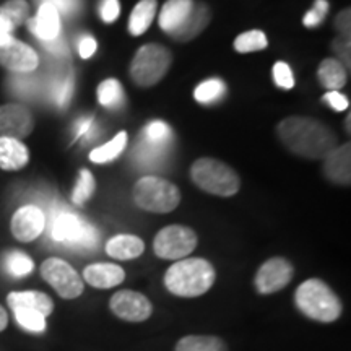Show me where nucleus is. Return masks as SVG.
Segmentation results:
<instances>
[{"mask_svg":"<svg viewBox=\"0 0 351 351\" xmlns=\"http://www.w3.org/2000/svg\"><path fill=\"white\" fill-rule=\"evenodd\" d=\"M276 135L293 155L307 160H326L328 153L339 147L335 132L313 117H287L276 125Z\"/></svg>","mask_w":351,"mask_h":351,"instance_id":"nucleus-1","label":"nucleus"},{"mask_svg":"<svg viewBox=\"0 0 351 351\" xmlns=\"http://www.w3.org/2000/svg\"><path fill=\"white\" fill-rule=\"evenodd\" d=\"M217 280L215 267L200 257L181 258L169 267L165 275V287L179 298L205 295Z\"/></svg>","mask_w":351,"mask_h":351,"instance_id":"nucleus-2","label":"nucleus"},{"mask_svg":"<svg viewBox=\"0 0 351 351\" xmlns=\"http://www.w3.org/2000/svg\"><path fill=\"white\" fill-rule=\"evenodd\" d=\"M295 302L301 314L322 324L335 322L343 311L340 298L319 278H311L301 283L295 293Z\"/></svg>","mask_w":351,"mask_h":351,"instance_id":"nucleus-3","label":"nucleus"},{"mask_svg":"<svg viewBox=\"0 0 351 351\" xmlns=\"http://www.w3.org/2000/svg\"><path fill=\"white\" fill-rule=\"evenodd\" d=\"M191 178L202 191L218 197H231L238 194L241 181L231 166L213 158H200L191 168Z\"/></svg>","mask_w":351,"mask_h":351,"instance_id":"nucleus-4","label":"nucleus"},{"mask_svg":"<svg viewBox=\"0 0 351 351\" xmlns=\"http://www.w3.org/2000/svg\"><path fill=\"white\" fill-rule=\"evenodd\" d=\"M132 197L145 212L169 213L178 208L181 202V192L173 182L156 176H145L135 182Z\"/></svg>","mask_w":351,"mask_h":351,"instance_id":"nucleus-5","label":"nucleus"},{"mask_svg":"<svg viewBox=\"0 0 351 351\" xmlns=\"http://www.w3.org/2000/svg\"><path fill=\"white\" fill-rule=\"evenodd\" d=\"M173 56L161 44H145L134 56L130 64V77L138 86H155L168 73Z\"/></svg>","mask_w":351,"mask_h":351,"instance_id":"nucleus-6","label":"nucleus"},{"mask_svg":"<svg viewBox=\"0 0 351 351\" xmlns=\"http://www.w3.org/2000/svg\"><path fill=\"white\" fill-rule=\"evenodd\" d=\"M52 239L73 247L93 249L99 241L98 231L88 221H83L73 213H59L52 221L51 228Z\"/></svg>","mask_w":351,"mask_h":351,"instance_id":"nucleus-7","label":"nucleus"},{"mask_svg":"<svg viewBox=\"0 0 351 351\" xmlns=\"http://www.w3.org/2000/svg\"><path fill=\"white\" fill-rule=\"evenodd\" d=\"M197 247V234L192 228L171 225L156 234L153 241V251L165 261H181Z\"/></svg>","mask_w":351,"mask_h":351,"instance_id":"nucleus-8","label":"nucleus"},{"mask_svg":"<svg viewBox=\"0 0 351 351\" xmlns=\"http://www.w3.org/2000/svg\"><path fill=\"white\" fill-rule=\"evenodd\" d=\"M41 275L57 295L64 300H75L83 293V280L78 271L62 258L51 257L43 262Z\"/></svg>","mask_w":351,"mask_h":351,"instance_id":"nucleus-9","label":"nucleus"},{"mask_svg":"<svg viewBox=\"0 0 351 351\" xmlns=\"http://www.w3.org/2000/svg\"><path fill=\"white\" fill-rule=\"evenodd\" d=\"M293 265L285 257H271L262 263L258 269L254 285L261 295H274L280 289L287 288L291 282Z\"/></svg>","mask_w":351,"mask_h":351,"instance_id":"nucleus-10","label":"nucleus"},{"mask_svg":"<svg viewBox=\"0 0 351 351\" xmlns=\"http://www.w3.org/2000/svg\"><path fill=\"white\" fill-rule=\"evenodd\" d=\"M109 309L114 315L127 322H143L153 314V304L147 296L132 289H122L109 301Z\"/></svg>","mask_w":351,"mask_h":351,"instance_id":"nucleus-11","label":"nucleus"},{"mask_svg":"<svg viewBox=\"0 0 351 351\" xmlns=\"http://www.w3.org/2000/svg\"><path fill=\"white\" fill-rule=\"evenodd\" d=\"M34 129L33 114L23 104H3L0 106V138L21 140Z\"/></svg>","mask_w":351,"mask_h":351,"instance_id":"nucleus-12","label":"nucleus"},{"mask_svg":"<svg viewBox=\"0 0 351 351\" xmlns=\"http://www.w3.org/2000/svg\"><path fill=\"white\" fill-rule=\"evenodd\" d=\"M0 65L15 73H32L38 69L39 57L28 44L12 38L0 46Z\"/></svg>","mask_w":351,"mask_h":351,"instance_id":"nucleus-13","label":"nucleus"},{"mask_svg":"<svg viewBox=\"0 0 351 351\" xmlns=\"http://www.w3.org/2000/svg\"><path fill=\"white\" fill-rule=\"evenodd\" d=\"M12 234L21 243H32L41 236L46 226V217L43 210L34 205H25L19 208L12 218Z\"/></svg>","mask_w":351,"mask_h":351,"instance_id":"nucleus-14","label":"nucleus"},{"mask_svg":"<svg viewBox=\"0 0 351 351\" xmlns=\"http://www.w3.org/2000/svg\"><path fill=\"white\" fill-rule=\"evenodd\" d=\"M324 163V173L328 181L340 184V186H350L351 182V147L350 143L340 145L326 156Z\"/></svg>","mask_w":351,"mask_h":351,"instance_id":"nucleus-15","label":"nucleus"},{"mask_svg":"<svg viewBox=\"0 0 351 351\" xmlns=\"http://www.w3.org/2000/svg\"><path fill=\"white\" fill-rule=\"evenodd\" d=\"M83 278L93 288L109 289L125 280V271L116 263H91L83 270Z\"/></svg>","mask_w":351,"mask_h":351,"instance_id":"nucleus-16","label":"nucleus"},{"mask_svg":"<svg viewBox=\"0 0 351 351\" xmlns=\"http://www.w3.org/2000/svg\"><path fill=\"white\" fill-rule=\"evenodd\" d=\"M28 26L36 38L49 43L60 34V13L49 3H41L36 16L28 21Z\"/></svg>","mask_w":351,"mask_h":351,"instance_id":"nucleus-17","label":"nucleus"},{"mask_svg":"<svg viewBox=\"0 0 351 351\" xmlns=\"http://www.w3.org/2000/svg\"><path fill=\"white\" fill-rule=\"evenodd\" d=\"M210 20H212V12H210L208 5H205V3H194L191 15L187 16V20L184 21L181 28H178L171 34V38L181 43L192 41V39L199 36L207 28Z\"/></svg>","mask_w":351,"mask_h":351,"instance_id":"nucleus-18","label":"nucleus"},{"mask_svg":"<svg viewBox=\"0 0 351 351\" xmlns=\"http://www.w3.org/2000/svg\"><path fill=\"white\" fill-rule=\"evenodd\" d=\"M7 302L12 307V311H34V313L43 314L44 317L51 315L54 311V302L41 291H13L7 296Z\"/></svg>","mask_w":351,"mask_h":351,"instance_id":"nucleus-19","label":"nucleus"},{"mask_svg":"<svg viewBox=\"0 0 351 351\" xmlns=\"http://www.w3.org/2000/svg\"><path fill=\"white\" fill-rule=\"evenodd\" d=\"M194 8V0H168L160 12V28L169 36L181 28Z\"/></svg>","mask_w":351,"mask_h":351,"instance_id":"nucleus-20","label":"nucleus"},{"mask_svg":"<svg viewBox=\"0 0 351 351\" xmlns=\"http://www.w3.org/2000/svg\"><path fill=\"white\" fill-rule=\"evenodd\" d=\"M29 161V152L21 140L0 138V168L5 171L23 169Z\"/></svg>","mask_w":351,"mask_h":351,"instance_id":"nucleus-21","label":"nucleus"},{"mask_svg":"<svg viewBox=\"0 0 351 351\" xmlns=\"http://www.w3.org/2000/svg\"><path fill=\"white\" fill-rule=\"evenodd\" d=\"M145 251V243L138 236L134 234H117L108 241L106 252L108 256L117 261H132L137 258Z\"/></svg>","mask_w":351,"mask_h":351,"instance_id":"nucleus-22","label":"nucleus"},{"mask_svg":"<svg viewBox=\"0 0 351 351\" xmlns=\"http://www.w3.org/2000/svg\"><path fill=\"white\" fill-rule=\"evenodd\" d=\"M156 0H140L129 19V33L132 36H142L150 28L156 15Z\"/></svg>","mask_w":351,"mask_h":351,"instance_id":"nucleus-23","label":"nucleus"},{"mask_svg":"<svg viewBox=\"0 0 351 351\" xmlns=\"http://www.w3.org/2000/svg\"><path fill=\"white\" fill-rule=\"evenodd\" d=\"M317 78L320 85L326 86L328 91H339L340 88L345 86L346 80H348L345 67L333 57L322 60L317 70Z\"/></svg>","mask_w":351,"mask_h":351,"instance_id":"nucleus-24","label":"nucleus"},{"mask_svg":"<svg viewBox=\"0 0 351 351\" xmlns=\"http://www.w3.org/2000/svg\"><path fill=\"white\" fill-rule=\"evenodd\" d=\"M174 351H228V346L215 335H186L176 343Z\"/></svg>","mask_w":351,"mask_h":351,"instance_id":"nucleus-25","label":"nucleus"},{"mask_svg":"<svg viewBox=\"0 0 351 351\" xmlns=\"http://www.w3.org/2000/svg\"><path fill=\"white\" fill-rule=\"evenodd\" d=\"M125 145H127V132H119L111 142L104 143L103 147L95 148V150L90 153V160L96 165L109 163V161L116 160V158L125 150Z\"/></svg>","mask_w":351,"mask_h":351,"instance_id":"nucleus-26","label":"nucleus"},{"mask_svg":"<svg viewBox=\"0 0 351 351\" xmlns=\"http://www.w3.org/2000/svg\"><path fill=\"white\" fill-rule=\"evenodd\" d=\"M29 16V5L26 0H8L0 7V20L10 25L13 29L23 25Z\"/></svg>","mask_w":351,"mask_h":351,"instance_id":"nucleus-27","label":"nucleus"},{"mask_svg":"<svg viewBox=\"0 0 351 351\" xmlns=\"http://www.w3.org/2000/svg\"><path fill=\"white\" fill-rule=\"evenodd\" d=\"M96 95H98V101L101 106L116 109L122 106L124 103L125 95L124 90H122V85L114 78H109V80H104L96 90Z\"/></svg>","mask_w":351,"mask_h":351,"instance_id":"nucleus-28","label":"nucleus"},{"mask_svg":"<svg viewBox=\"0 0 351 351\" xmlns=\"http://www.w3.org/2000/svg\"><path fill=\"white\" fill-rule=\"evenodd\" d=\"M225 95H226V85L225 82L219 80V78H208V80L202 82L194 91L197 103L200 104L217 103V101L225 98Z\"/></svg>","mask_w":351,"mask_h":351,"instance_id":"nucleus-29","label":"nucleus"},{"mask_svg":"<svg viewBox=\"0 0 351 351\" xmlns=\"http://www.w3.org/2000/svg\"><path fill=\"white\" fill-rule=\"evenodd\" d=\"M173 130H171V127L163 121L150 122V124L147 125V129H145L142 137V140H145L147 143H150L153 147L158 148H165V150L168 148V145L173 142Z\"/></svg>","mask_w":351,"mask_h":351,"instance_id":"nucleus-30","label":"nucleus"},{"mask_svg":"<svg viewBox=\"0 0 351 351\" xmlns=\"http://www.w3.org/2000/svg\"><path fill=\"white\" fill-rule=\"evenodd\" d=\"M267 46H269V39H267V34L261 32V29H252V32L239 34L234 41V49L241 52V54L263 51Z\"/></svg>","mask_w":351,"mask_h":351,"instance_id":"nucleus-31","label":"nucleus"},{"mask_svg":"<svg viewBox=\"0 0 351 351\" xmlns=\"http://www.w3.org/2000/svg\"><path fill=\"white\" fill-rule=\"evenodd\" d=\"M95 187H96V182H95L93 174H91L88 169H82L80 178H78L77 186L73 189V194H72L73 204L78 205V207L85 205L86 202L90 200V197L93 195Z\"/></svg>","mask_w":351,"mask_h":351,"instance_id":"nucleus-32","label":"nucleus"},{"mask_svg":"<svg viewBox=\"0 0 351 351\" xmlns=\"http://www.w3.org/2000/svg\"><path fill=\"white\" fill-rule=\"evenodd\" d=\"M5 267L8 274L13 276H26L33 271L34 263L26 254L13 251L5 257Z\"/></svg>","mask_w":351,"mask_h":351,"instance_id":"nucleus-33","label":"nucleus"},{"mask_svg":"<svg viewBox=\"0 0 351 351\" xmlns=\"http://www.w3.org/2000/svg\"><path fill=\"white\" fill-rule=\"evenodd\" d=\"M15 319L19 320V324L26 330L29 332H44L46 330V317L43 314L34 313V311H26V309H16Z\"/></svg>","mask_w":351,"mask_h":351,"instance_id":"nucleus-34","label":"nucleus"},{"mask_svg":"<svg viewBox=\"0 0 351 351\" xmlns=\"http://www.w3.org/2000/svg\"><path fill=\"white\" fill-rule=\"evenodd\" d=\"M52 95H54V101L60 108H65L69 104L70 98L73 95V77L67 73V75L59 78L56 82L54 88H52Z\"/></svg>","mask_w":351,"mask_h":351,"instance_id":"nucleus-35","label":"nucleus"},{"mask_svg":"<svg viewBox=\"0 0 351 351\" xmlns=\"http://www.w3.org/2000/svg\"><path fill=\"white\" fill-rule=\"evenodd\" d=\"M328 2L327 0H315L313 8L306 13L304 19H302V23L307 28H315V26L322 25L324 20H326L327 13H328Z\"/></svg>","mask_w":351,"mask_h":351,"instance_id":"nucleus-36","label":"nucleus"},{"mask_svg":"<svg viewBox=\"0 0 351 351\" xmlns=\"http://www.w3.org/2000/svg\"><path fill=\"white\" fill-rule=\"evenodd\" d=\"M165 148L153 147V145L147 143L145 140L138 143V147H135V156L138 158L140 163L145 165H155L156 161L161 160V156L165 155Z\"/></svg>","mask_w":351,"mask_h":351,"instance_id":"nucleus-37","label":"nucleus"},{"mask_svg":"<svg viewBox=\"0 0 351 351\" xmlns=\"http://www.w3.org/2000/svg\"><path fill=\"white\" fill-rule=\"evenodd\" d=\"M274 80L283 90H291L295 86V75L287 62H276L274 65Z\"/></svg>","mask_w":351,"mask_h":351,"instance_id":"nucleus-38","label":"nucleus"},{"mask_svg":"<svg viewBox=\"0 0 351 351\" xmlns=\"http://www.w3.org/2000/svg\"><path fill=\"white\" fill-rule=\"evenodd\" d=\"M121 13L119 0H101L99 2V15L104 23H114Z\"/></svg>","mask_w":351,"mask_h":351,"instance_id":"nucleus-39","label":"nucleus"},{"mask_svg":"<svg viewBox=\"0 0 351 351\" xmlns=\"http://www.w3.org/2000/svg\"><path fill=\"white\" fill-rule=\"evenodd\" d=\"M350 47H351L350 38L339 36L335 39V41H333V51H335L337 57H339L337 60H339V62L346 69H350V65H351V62H350Z\"/></svg>","mask_w":351,"mask_h":351,"instance_id":"nucleus-40","label":"nucleus"},{"mask_svg":"<svg viewBox=\"0 0 351 351\" xmlns=\"http://www.w3.org/2000/svg\"><path fill=\"white\" fill-rule=\"evenodd\" d=\"M324 101L330 106L332 109H335V111H345V109H348V99H346V96H343L339 91H328V93L324 95Z\"/></svg>","mask_w":351,"mask_h":351,"instance_id":"nucleus-41","label":"nucleus"},{"mask_svg":"<svg viewBox=\"0 0 351 351\" xmlns=\"http://www.w3.org/2000/svg\"><path fill=\"white\" fill-rule=\"evenodd\" d=\"M43 3H49L56 8L57 12H64L70 15V13L77 12L78 5H80V0H43Z\"/></svg>","mask_w":351,"mask_h":351,"instance_id":"nucleus-42","label":"nucleus"},{"mask_svg":"<svg viewBox=\"0 0 351 351\" xmlns=\"http://www.w3.org/2000/svg\"><path fill=\"white\" fill-rule=\"evenodd\" d=\"M350 26H351V12L350 8L341 10L335 19V28L339 29L340 36L350 38Z\"/></svg>","mask_w":351,"mask_h":351,"instance_id":"nucleus-43","label":"nucleus"},{"mask_svg":"<svg viewBox=\"0 0 351 351\" xmlns=\"http://www.w3.org/2000/svg\"><path fill=\"white\" fill-rule=\"evenodd\" d=\"M96 49H98V44H96L95 38L91 36L83 38L80 41V46H78V52H80L82 59H90L96 52Z\"/></svg>","mask_w":351,"mask_h":351,"instance_id":"nucleus-44","label":"nucleus"},{"mask_svg":"<svg viewBox=\"0 0 351 351\" xmlns=\"http://www.w3.org/2000/svg\"><path fill=\"white\" fill-rule=\"evenodd\" d=\"M13 85L16 88L15 90L21 95H32L34 91V82L33 78H15Z\"/></svg>","mask_w":351,"mask_h":351,"instance_id":"nucleus-45","label":"nucleus"},{"mask_svg":"<svg viewBox=\"0 0 351 351\" xmlns=\"http://www.w3.org/2000/svg\"><path fill=\"white\" fill-rule=\"evenodd\" d=\"M95 127V121L93 117H83V119L77 124V138H83L86 137L88 132Z\"/></svg>","mask_w":351,"mask_h":351,"instance_id":"nucleus-46","label":"nucleus"},{"mask_svg":"<svg viewBox=\"0 0 351 351\" xmlns=\"http://www.w3.org/2000/svg\"><path fill=\"white\" fill-rule=\"evenodd\" d=\"M12 32H13L12 26L7 25L5 21L0 20V46H3V44H7L8 41H10V39L13 38Z\"/></svg>","mask_w":351,"mask_h":351,"instance_id":"nucleus-47","label":"nucleus"},{"mask_svg":"<svg viewBox=\"0 0 351 351\" xmlns=\"http://www.w3.org/2000/svg\"><path fill=\"white\" fill-rule=\"evenodd\" d=\"M51 52H56V54H67V47H65L64 41L60 38H56L49 41V47H47Z\"/></svg>","mask_w":351,"mask_h":351,"instance_id":"nucleus-48","label":"nucleus"},{"mask_svg":"<svg viewBox=\"0 0 351 351\" xmlns=\"http://www.w3.org/2000/svg\"><path fill=\"white\" fill-rule=\"evenodd\" d=\"M7 324H8V315H7V311L3 309L2 306H0V332H3L7 328Z\"/></svg>","mask_w":351,"mask_h":351,"instance_id":"nucleus-49","label":"nucleus"},{"mask_svg":"<svg viewBox=\"0 0 351 351\" xmlns=\"http://www.w3.org/2000/svg\"><path fill=\"white\" fill-rule=\"evenodd\" d=\"M350 119H351V116L348 114V116H346V130L350 132Z\"/></svg>","mask_w":351,"mask_h":351,"instance_id":"nucleus-50","label":"nucleus"}]
</instances>
